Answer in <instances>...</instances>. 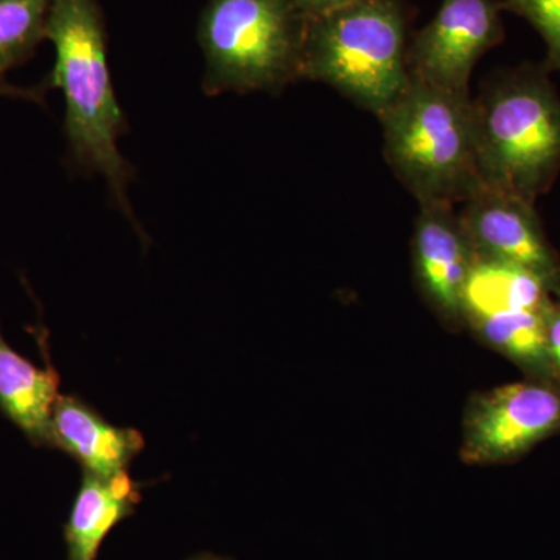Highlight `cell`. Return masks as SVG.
<instances>
[{
    "mask_svg": "<svg viewBox=\"0 0 560 560\" xmlns=\"http://www.w3.org/2000/svg\"><path fill=\"white\" fill-rule=\"evenodd\" d=\"M545 331L552 370L560 382V300H552L545 307Z\"/></svg>",
    "mask_w": 560,
    "mask_h": 560,
    "instance_id": "obj_17",
    "label": "cell"
},
{
    "mask_svg": "<svg viewBox=\"0 0 560 560\" xmlns=\"http://www.w3.org/2000/svg\"><path fill=\"white\" fill-rule=\"evenodd\" d=\"M552 300L547 283L525 268L477 257L463 293L464 320L493 313L541 311Z\"/></svg>",
    "mask_w": 560,
    "mask_h": 560,
    "instance_id": "obj_13",
    "label": "cell"
},
{
    "mask_svg": "<svg viewBox=\"0 0 560 560\" xmlns=\"http://www.w3.org/2000/svg\"><path fill=\"white\" fill-rule=\"evenodd\" d=\"M0 95H14V97H24L33 102H43L44 88H33V90H21V88L0 84Z\"/></svg>",
    "mask_w": 560,
    "mask_h": 560,
    "instance_id": "obj_19",
    "label": "cell"
},
{
    "mask_svg": "<svg viewBox=\"0 0 560 560\" xmlns=\"http://www.w3.org/2000/svg\"><path fill=\"white\" fill-rule=\"evenodd\" d=\"M401 0H359L308 18L301 79L319 81L381 116L410 83Z\"/></svg>",
    "mask_w": 560,
    "mask_h": 560,
    "instance_id": "obj_4",
    "label": "cell"
},
{
    "mask_svg": "<svg viewBox=\"0 0 560 560\" xmlns=\"http://www.w3.org/2000/svg\"><path fill=\"white\" fill-rule=\"evenodd\" d=\"M44 366L16 352L0 329V415L27 438L33 447L55 451L54 410L61 378L50 359L49 335L35 331Z\"/></svg>",
    "mask_w": 560,
    "mask_h": 560,
    "instance_id": "obj_10",
    "label": "cell"
},
{
    "mask_svg": "<svg viewBox=\"0 0 560 560\" xmlns=\"http://www.w3.org/2000/svg\"><path fill=\"white\" fill-rule=\"evenodd\" d=\"M55 451L65 452L83 471L97 477L130 471L145 448V438L132 427H117L79 394H60L54 410Z\"/></svg>",
    "mask_w": 560,
    "mask_h": 560,
    "instance_id": "obj_11",
    "label": "cell"
},
{
    "mask_svg": "<svg viewBox=\"0 0 560 560\" xmlns=\"http://www.w3.org/2000/svg\"><path fill=\"white\" fill-rule=\"evenodd\" d=\"M548 72L504 70L474 98L485 186L533 205L560 173V97Z\"/></svg>",
    "mask_w": 560,
    "mask_h": 560,
    "instance_id": "obj_3",
    "label": "cell"
},
{
    "mask_svg": "<svg viewBox=\"0 0 560 560\" xmlns=\"http://www.w3.org/2000/svg\"><path fill=\"white\" fill-rule=\"evenodd\" d=\"M415 234L412 264L423 298L448 323L463 316V293L471 268L474 246L451 202H420Z\"/></svg>",
    "mask_w": 560,
    "mask_h": 560,
    "instance_id": "obj_9",
    "label": "cell"
},
{
    "mask_svg": "<svg viewBox=\"0 0 560 560\" xmlns=\"http://www.w3.org/2000/svg\"><path fill=\"white\" fill-rule=\"evenodd\" d=\"M463 205L459 219L475 256L534 272L560 300V257L545 234L536 205L488 186Z\"/></svg>",
    "mask_w": 560,
    "mask_h": 560,
    "instance_id": "obj_8",
    "label": "cell"
},
{
    "mask_svg": "<svg viewBox=\"0 0 560 560\" xmlns=\"http://www.w3.org/2000/svg\"><path fill=\"white\" fill-rule=\"evenodd\" d=\"M298 9L305 18L323 16V14L331 13V11L340 10L350 3L359 2V0H294Z\"/></svg>",
    "mask_w": 560,
    "mask_h": 560,
    "instance_id": "obj_18",
    "label": "cell"
},
{
    "mask_svg": "<svg viewBox=\"0 0 560 560\" xmlns=\"http://www.w3.org/2000/svg\"><path fill=\"white\" fill-rule=\"evenodd\" d=\"M501 11L529 22L545 40L548 70H560V0H500Z\"/></svg>",
    "mask_w": 560,
    "mask_h": 560,
    "instance_id": "obj_16",
    "label": "cell"
},
{
    "mask_svg": "<svg viewBox=\"0 0 560 560\" xmlns=\"http://www.w3.org/2000/svg\"><path fill=\"white\" fill-rule=\"evenodd\" d=\"M544 312L545 308L493 313L470 324L486 345L503 353L528 377L558 381L548 353Z\"/></svg>",
    "mask_w": 560,
    "mask_h": 560,
    "instance_id": "obj_14",
    "label": "cell"
},
{
    "mask_svg": "<svg viewBox=\"0 0 560 560\" xmlns=\"http://www.w3.org/2000/svg\"><path fill=\"white\" fill-rule=\"evenodd\" d=\"M187 560H231L228 558H223V556L212 555V552H200V555L191 556L190 559Z\"/></svg>",
    "mask_w": 560,
    "mask_h": 560,
    "instance_id": "obj_20",
    "label": "cell"
},
{
    "mask_svg": "<svg viewBox=\"0 0 560 560\" xmlns=\"http://www.w3.org/2000/svg\"><path fill=\"white\" fill-rule=\"evenodd\" d=\"M385 158L420 202H466L485 187L470 92L411 80L378 116Z\"/></svg>",
    "mask_w": 560,
    "mask_h": 560,
    "instance_id": "obj_2",
    "label": "cell"
},
{
    "mask_svg": "<svg viewBox=\"0 0 560 560\" xmlns=\"http://www.w3.org/2000/svg\"><path fill=\"white\" fill-rule=\"evenodd\" d=\"M305 27L294 0H209L198 22L202 90L278 94L301 80Z\"/></svg>",
    "mask_w": 560,
    "mask_h": 560,
    "instance_id": "obj_5",
    "label": "cell"
},
{
    "mask_svg": "<svg viewBox=\"0 0 560 560\" xmlns=\"http://www.w3.org/2000/svg\"><path fill=\"white\" fill-rule=\"evenodd\" d=\"M46 39L55 65L44 86L57 88L66 102L65 136L75 171L108 183L114 201L145 238L128 200L135 168L119 150L128 120L117 102L108 66L105 18L98 0H50Z\"/></svg>",
    "mask_w": 560,
    "mask_h": 560,
    "instance_id": "obj_1",
    "label": "cell"
},
{
    "mask_svg": "<svg viewBox=\"0 0 560 560\" xmlns=\"http://www.w3.org/2000/svg\"><path fill=\"white\" fill-rule=\"evenodd\" d=\"M503 38L500 0H442L436 16L408 44L410 79L469 92L475 66Z\"/></svg>",
    "mask_w": 560,
    "mask_h": 560,
    "instance_id": "obj_7",
    "label": "cell"
},
{
    "mask_svg": "<svg viewBox=\"0 0 560 560\" xmlns=\"http://www.w3.org/2000/svg\"><path fill=\"white\" fill-rule=\"evenodd\" d=\"M560 431V382L526 377L478 394L464 418L460 458L501 464Z\"/></svg>",
    "mask_w": 560,
    "mask_h": 560,
    "instance_id": "obj_6",
    "label": "cell"
},
{
    "mask_svg": "<svg viewBox=\"0 0 560 560\" xmlns=\"http://www.w3.org/2000/svg\"><path fill=\"white\" fill-rule=\"evenodd\" d=\"M50 0H0V80L31 60L46 39Z\"/></svg>",
    "mask_w": 560,
    "mask_h": 560,
    "instance_id": "obj_15",
    "label": "cell"
},
{
    "mask_svg": "<svg viewBox=\"0 0 560 560\" xmlns=\"http://www.w3.org/2000/svg\"><path fill=\"white\" fill-rule=\"evenodd\" d=\"M145 486L130 471L108 478L83 471L65 525L68 560H97L113 529L135 515Z\"/></svg>",
    "mask_w": 560,
    "mask_h": 560,
    "instance_id": "obj_12",
    "label": "cell"
}]
</instances>
